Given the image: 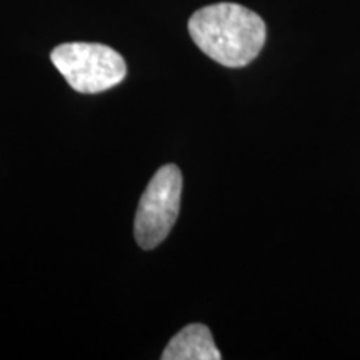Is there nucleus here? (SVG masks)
I'll return each mask as SVG.
<instances>
[{
  "label": "nucleus",
  "instance_id": "obj_1",
  "mask_svg": "<svg viewBox=\"0 0 360 360\" xmlns=\"http://www.w3.org/2000/svg\"><path fill=\"white\" fill-rule=\"evenodd\" d=\"M188 34L207 57L231 69L249 65L267 39L262 17L231 2L197 11L188 20Z\"/></svg>",
  "mask_w": 360,
  "mask_h": 360
},
{
  "label": "nucleus",
  "instance_id": "obj_2",
  "mask_svg": "<svg viewBox=\"0 0 360 360\" xmlns=\"http://www.w3.org/2000/svg\"><path fill=\"white\" fill-rule=\"evenodd\" d=\"M51 58L62 77L80 94L109 90L127 75L124 57L103 44H62L53 49Z\"/></svg>",
  "mask_w": 360,
  "mask_h": 360
},
{
  "label": "nucleus",
  "instance_id": "obj_3",
  "mask_svg": "<svg viewBox=\"0 0 360 360\" xmlns=\"http://www.w3.org/2000/svg\"><path fill=\"white\" fill-rule=\"evenodd\" d=\"M182 199V174L177 165H164L142 193L135 214L134 233L142 249H155L177 222Z\"/></svg>",
  "mask_w": 360,
  "mask_h": 360
},
{
  "label": "nucleus",
  "instance_id": "obj_4",
  "mask_svg": "<svg viewBox=\"0 0 360 360\" xmlns=\"http://www.w3.org/2000/svg\"><path fill=\"white\" fill-rule=\"evenodd\" d=\"M164 360H220L209 327L202 323H191L172 337L162 354Z\"/></svg>",
  "mask_w": 360,
  "mask_h": 360
}]
</instances>
